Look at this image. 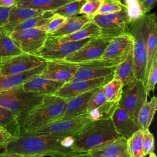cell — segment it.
Listing matches in <instances>:
<instances>
[{
  "mask_svg": "<svg viewBox=\"0 0 157 157\" xmlns=\"http://www.w3.org/2000/svg\"><path fill=\"white\" fill-rule=\"evenodd\" d=\"M96 89L86 91L67 99L62 116L56 121L71 118L86 113L88 100Z\"/></svg>",
  "mask_w": 157,
  "mask_h": 157,
  "instance_id": "cell-20",
  "label": "cell"
},
{
  "mask_svg": "<svg viewBox=\"0 0 157 157\" xmlns=\"http://www.w3.org/2000/svg\"><path fill=\"white\" fill-rule=\"evenodd\" d=\"M129 28L133 39L132 59L134 77L144 83L147 58V13L131 22Z\"/></svg>",
  "mask_w": 157,
  "mask_h": 157,
  "instance_id": "cell-4",
  "label": "cell"
},
{
  "mask_svg": "<svg viewBox=\"0 0 157 157\" xmlns=\"http://www.w3.org/2000/svg\"><path fill=\"white\" fill-rule=\"evenodd\" d=\"M47 61L27 71L17 74L2 76L0 75V91L20 86L25 82L38 75L45 69Z\"/></svg>",
  "mask_w": 157,
  "mask_h": 157,
  "instance_id": "cell-19",
  "label": "cell"
},
{
  "mask_svg": "<svg viewBox=\"0 0 157 157\" xmlns=\"http://www.w3.org/2000/svg\"><path fill=\"white\" fill-rule=\"evenodd\" d=\"M120 137L110 118L93 121L74 137L71 148L75 151L90 153Z\"/></svg>",
  "mask_w": 157,
  "mask_h": 157,
  "instance_id": "cell-3",
  "label": "cell"
},
{
  "mask_svg": "<svg viewBox=\"0 0 157 157\" xmlns=\"http://www.w3.org/2000/svg\"><path fill=\"white\" fill-rule=\"evenodd\" d=\"M112 78L113 75H110L90 80L69 82L64 83L54 95L69 99L86 91L102 87Z\"/></svg>",
  "mask_w": 157,
  "mask_h": 157,
  "instance_id": "cell-14",
  "label": "cell"
},
{
  "mask_svg": "<svg viewBox=\"0 0 157 157\" xmlns=\"http://www.w3.org/2000/svg\"><path fill=\"white\" fill-rule=\"evenodd\" d=\"M78 64V68L70 82L90 80L113 75L115 67L101 59Z\"/></svg>",
  "mask_w": 157,
  "mask_h": 157,
  "instance_id": "cell-15",
  "label": "cell"
},
{
  "mask_svg": "<svg viewBox=\"0 0 157 157\" xmlns=\"http://www.w3.org/2000/svg\"><path fill=\"white\" fill-rule=\"evenodd\" d=\"M15 137H16L13 136L6 130L0 128V149H4L5 147Z\"/></svg>",
  "mask_w": 157,
  "mask_h": 157,
  "instance_id": "cell-43",
  "label": "cell"
},
{
  "mask_svg": "<svg viewBox=\"0 0 157 157\" xmlns=\"http://www.w3.org/2000/svg\"><path fill=\"white\" fill-rule=\"evenodd\" d=\"M74 0H17L15 6L21 8H31L42 11H54Z\"/></svg>",
  "mask_w": 157,
  "mask_h": 157,
  "instance_id": "cell-24",
  "label": "cell"
},
{
  "mask_svg": "<svg viewBox=\"0 0 157 157\" xmlns=\"http://www.w3.org/2000/svg\"><path fill=\"white\" fill-rule=\"evenodd\" d=\"M33 157H45V156L42 155H34Z\"/></svg>",
  "mask_w": 157,
  "mask_h": 157,
  "instance_id": "cell-50",
  "label": "cell"
},
{
  "mask_svg": "<svg viewBox=\"0 0 157 157\" xmlns=\"http://www.w3.org/2000/svg\"><path fill=\"white\" fill-rule=\"evenodd\" d=\"M0 127L14 137L20 136L17 116L10 110L0 105Z\"/></svg>",
  "mask_w": 157,
  "mask_h": 157,
  "instance_id": "cell-29",
  "label": "cell"
},
{
  "mask_svg": "<svg viewBox=\"0 0 157 157\" xmlns=\"http://www.w3.org/2000/svg\"><path fill=\"white\" fill-rule=\"evenodd\" d=\"M148 157H156V156L155 153L153 151V152H151V153L148 154Z\"/></svg>",
  "mask_w": 157,
  "mask_h": 157,
  "instance_id": "cell-49",
  "label": "cell"
},
{
  "mask_svg": "<svg viewBox=\"0 0 157 157\" xmlns=\"http://www.w3.org/2000/svg\"><path fill=\"white\" fill-rule=\"evenodd\" d=\"M53 11H44L41 13L36 15L17 26L13 31H17L28 28H40L45 25L53 15Z\"/></svg>",
  "mask_w": 157,
  "mask_h": 157,
  "instance_id": "cell-33",
  "label": "cell"
},
{
  "mask_svg": "<svg viewBox=\"0 0 157 157\" xmlns=\"http://www.w3.org/2000/svg\"><path fill=\"white\" fill-rule=\"evenodd\" d=\"M64 137L33 134H21L10 141L4 148L3 152L17 153L25 155H42L52 157H66L85 152L75 151L72 148L66 147Z\"/></svg>",
  "mask_w": 157,
  "mask_h": 157,
  "instance_id": "cell-1",
  "label": "cell"
},
{
  "mask_svg": "<svg viewBox=\"0 0 157 157\" xmlns=\"http://www.w3.org/2000/svg\"><path fill=\"white\" fill-rule=\"evenodd\" d=\"M9 36L23 53L35 55L45 44L48 34L34 28L13 31Z\"/></svg>",
  "mask_w": 157,
  "mask_h": 157,
  "instance_id": "cell-10",
  "label": "cell"
},
{
  "mask_svg": "<svg viewBox=\"0 0 157 157\" xmlns=\"http://www.w3.org/2000/svg\"><path fill=\"white\" fill-rule=\"evenodd\" d=\"M124 7L126 6L121 0H102L96 15H105L118 12Z\"/></svg>",
  "mask_w": 157,
  "mask_h": 157,
  "instance_id": "cell-36",
  "label": "cell"
},
{
  "mask_svg": "<svg viewBox=\"0 0 157 157\" xmlns=\"http://www.w3.org/2000/svg\"><path fill=\"white\" fill-rule=\"evenodd\" d=\"M102 0H86L81 9L79 15H83L91 20L96 15L101 6Z\"/></svg>",
  "mask_w": 157,
  "mask_h": 157,
  "instance_id": "cell-40",
  "label": "cell"
},
{
  "mask_svg": "<svg viewBox=\"0 0 157 157\" xmlns=\"http://www.w3.org/2000/svg\"><path fill=\"white\" fill-rule=\"evenodd\" d=\"M0 128H1V127H0Z\"/></svg>",
  "mask_w": 157,
  "mask_h": 157,
  "instance_id": "cell-53",
  "label": "cell"
},
{
  "mask_svg": "<svg viewBox=\"0 0 157 157\" xmlns=\"http://www.w3.org/2000/svg\"><path fill=\"white\" fill-rule=\"evenodd\" d=\"M91 20V18L83 15H78L67 18L66 22L61 28L52 34H48V36L52 37H61L71 34L80 29L86 23Z\"/></svg>",
  "mask_w": 157,
  "mask_h": 157,
  "instance_id": "cell-28",
  "label": "cell"
},
{
  "mask_svg": "<svg viewBox=\"0 0 157 157\" xmlns=\"http://www.w3.org/2000/svg\"><path fill=\"white\" fill-rule=\"evenodd\" d=\"M110 39L101 35L92 37L81 48L66 56L63 60L81 63L101 59Z\"/></svg>",
  "mask_w": 157,
  "mask_h": 157,
  "instance_id": "cell-11",
  "label": "cell"
},
{
  "mask_svg": "<svg viewBox=\"0 0 157 157\" xmlns=\"http://www.w3.org/2000/svg\"><path fill=\"white\" fill-rule=\"evenodd\" d=\"M156 82H157V55H156L154 57L152 65L150 69L149 72L147 75V80L145 84L146 92L148 96L149 95L150 92L154 91Z\"/></svg>",
  "mask_w": 157,
  "mask_h": 157,
  "instance_id": "cell-39",
  "label": "cell"
},
{
  "mask_svg": "<svg viewBox=\"0 0 157 157\" xmlns=\"http://www.w3.org/2000/svg\"><path fill=\"white\" fill-rule=\"evenodd\" d=\"M92 157H131L125 139L120 137L89 153Z\"/></svg>",
  "mask_w": 157,
  "mask_h": 157,
  "instance_id": "cell-23",
  "label": "cell"
},
{
  "mask_svg": "<svg viewBox=\"0 0 157 157\" xmlns=\"http://www.w3.org/2000/svg\"><path fill=\"white\" fill-rule=\"evenodd\" d=\"M148 95L143 82L134 79L123 86L118 106L131 114L136 120L139 112L147 100Z\"/></svg>",
  "mask_w": 157,
  "mask_h": 157,
  "instance_id": "cell-9",
  "label": "cell"
},
{
  "mask_svg": "<svg viewBox=\"0 0 157 157\" xmlns=\"http://www.w3.org/2000/svg\"><path fill=\"white\" fill-rule=\"evenodd\" d=\"M91 38L77 41L59 42L53 37L48 36L45 44L35 55L47 61L63 60L66 56L81 48Z\"/></svg>",
  "mask_w": 157,
  "mask_h": 157,
  "instance_id": "cell-8",
  "label": "cell"
},
{
  "mask_svg": "<svg viewBox=\"0 0 157 157\" xmlns=\"http://www.w3.org/2000/svg\"><path fill=\"white\" fill-rule=\"evenodd\" d=\"M64 83L63 82L50 80L38 75L25 82L20 87L25 91L43 96L54 95Z\"/></svg>",
  "mask_w": 157,
  "mask_h": 157,
  "instance_id": "cell-18",
  "label": "cell"
},
{
  "mask_svg": "<svg viewBox=\"0 0 157 157\" xmlns=\"http://www.w3.org/2000/svg\"><path fill=\"white\" fill-rule=\"evenodd\" d=\"M157 109V98L153 96L150 101L147 100L140 108L137 121L139 129L144 131L149 128Z\"/></svg>",
  "mask_w": 157,
  "mask_h": 157,
  "instance_id": "cell-26",
  "label": "cell"
},
{
  "mask_svg": "<svg viewBox=\"0 0 157 157\" xmlns=\"http://www.w3.org/2000/svg\"><path fill=\"white\" fill-rule=\"evenodd\" d=\"M31 155H25L17 153H7L2 152L0 153V157H33Z\"/></svg>",
  "mask_w": 157,
  "mask_h": 157,
  "instance_id": "cell-46",
  "label": "cell"
},
{
  "mask_svg": "<svg viewBox=\"0 0 157 157\" xmlns=\"http://www.w3.org/2000/svg\"><path fill=\"white\" fill-rule=\"evenodd\" d=\"M118 102L106 101L98 107L90 110L87 112L93 121L110 118L114 110L118 106Z\"/></svg>",
  "mask_w": 157,
  "mask_h": 157,
  "instance_id": "cell-32",
  "label": "cell"
},
{
  "mask_svg": "<svg viewBox=\"0 0 157 157\" xmlns=\"http://www.w3.org/2000/svg\"><path fill=\"white\" fill-rule=\"evenodd\" d=\"M92 20L101 29V36L112 38L113 37L130 34L131 21L126 7L121 11L105 15H96Z\"/></svg>",
  "mask_w": 157,
  "mask_h": 157,
  "instance_id": "cell-7",
  "label": "cell"
},
{
  "mask_svg": "<svg viewBox=\"0 0 157 157\" xmlns=\"http://www.w3.org/2000/svg\"><path fill=\"white\" fill-rule=\"evenodd\" d=\"M44 11L31 8H21L13 6L10 8L7 22L1 29L10 34L14 29L26 20L37 15Z\"/></svg>",
  "mask_w": 157,
  "mask_h": 157,
  "instance_id": "cell-21",
  "label": "cell"
},
{
  "mask_svg": "<svg viewBox=\"0 0 157 157\" xmlns=\"http://www.w3.org/2000/svg\"><path fill=\"white\" fill-rule=\"evenodd\" d=\"M1 58H0V64H1Z\"/></svg>",
  "mask_w": 157,
  "mask_h": 157,
  "instance_id": "cell-51",
  "label": "cell"
},
{
  "mask_svg": "<svg viewBox=\"0 0 157 157\" xmlns=\"http://www.w3.org/2000/svg\"><path fill=\"white\" fill-rule=\"evenodd\" d=\"M107 101L102 86L100 87L93 93L87 104V112L96 109L104 104Z\"/></svg>",
  "mask_w": 157,
  "mask_h": 157,
  "instance_id": "cell-41",
  "label": "cell"
},
{
  "mask_svg": "<svg viewBox=\"0 0 157 157\" xmlns=\"http://www.w3.org/2000/svg\"><path fill=\"white\" fill-rule=\"evenodd\" d=\"M113 77L119 79L122 82L123 86L136 79L134 74L132 52L124 60L115 66Z\"/></svg>",
  "mask_w": 157,
  "mask_h": 157,
  "instance_id": "cell-27",
  "label": "cell"
},
{
  "mask_svg": "<svg viewBox=\"0 0 157 157\" xmlns=\"http://www.w3.org/2000/svg\"><path fill=\"white\" fill-rule=\"evenodd\" d=\"M142 130L139 129L126 140L128 148L131 157L145 156L142 148Z\"/></svg>",
  "mask_w": 157,
  "mask_h": 157,
  "instance_id": "cell-34",
  "label": "cell"
},
{
  "mask_svg": "<svg viewBox=\"0 0 157 157\" xmlns=\"http://www.w3.org/2000/svg\"><path fill=\"white\" fill-rule=\"evenodd\" d=\"M22 53L9 34L0 29V58H7Z\"/></svg>",
  "mask_w": 157,
  "mask_h": 157,
  "instance_id": "cell-30",
  "label": "cell"
},
{
  "mask_svg": "<svg viewBox=\"0 0 157 157\" xmlns=\"http://www.w3.org/2000/svg\"><path fill=\"white\" fill-rule=\"evenodd\" d=\"M10 8L11 7H4L0 6V29L5 26Z\"/></svg>",
  "mask_w": 157,
  "mask_h": 157,
  "instance_id": "cell-45",
  "label": "cell"
},
{
  "mask_svg": "<svg viewBox=\"0 0 157 157\" xmlns=\"http://www.w3.org/2000/svg\"><path fill=\"white\" fill-rule=\"evenodd\" d=\"M102 88L107 101L118 102L122 94L123 85L119 79L113 77L102 86Z\"/></svg>",
  "mask_w": 157,
  "mask_h": 157,
  "instance_id": "cell-31",
  "label": "cell"
},
{
  "mask_svg": "<svg viewBox=\"0 0 157 157\" xmlns=\"http://www.w3.org/2000/svg\"><path fill=\"white\" fill-rule=\"evenodd\" d=\"M147 25H148V34L147 39V69L145 77L144 85L145 84L148 74L152 65L154 57L157 55L156 50V34H157V23L156 15L155 13H147Z\"/></svg>",
  "mask_w": 157,
  "mask_h": 157,
  "instance_id": "cell-22",
  "label": "cell"
},
{
  "mask_svg": "<svg viewBox=\"0 0 157 157\" xmlns=\"http://www.w3.org/2000/svg\"><path fill=\"white\" fill-rule=\"evenodd\" d=\"M86 0H74L53 11V13L65 18H69L79 15L81 7Z\"/></svg>",
  "mask_w": 157,
  "mask_h": 157,
  "instance_id": "cell-35",
  "label": "cell"
},
{
  "mask_svg": "<svg viewBox=\"0 0 157 157\" xmlns=\"http://www.w3.org/2000/svg\"><path fill=\"white\" fill-rule=\"evenodd\" d=\"M17 0H0V6L4 7H12L15 6Z\"/></svg>",
  "mask_w": 157,
  "mask_h": 157,
  "instance_id": "cell-47",
  "label": "cell"
},
{
  "mask_svg": "<svg viewBox=\"0 0 157 157\" xmlns=\"http://www.w3.org/2000/svg\"><path fill=\"white\" fill-rule=\"evenodd\" d=\"M156 0H141L140 6L144 14L147 13L155 6Z\"/></svg>",
  "mask_w": 157,
  "mask_h": 157,
  "instance_id": "cell-44",
  "label": "cell"
},
{
  "mask_svg": "<svg viewBox=\"0 0 157 157\" xmlns=\"http://www.w3.org/2000/svg\"><path fill=\"white\" fill-rule=\"evenodd\" d=\"M91 121L93 120L86 112L71 118L53 121L28 134L56 137H75Z\"/></svg>",
  "mask_w": 157,
  "mask_h": 157,
  "instance_id": "cell-6",
  "label": "cell"
},
{
  "mask_svg": "<svg viewBox=\"0 0 157 157\" xmlns=\"http://www.w3.org/2000/svg\"><path fill=\"white\" fill-rule=\"evenodd\" d=\"M66 157H91V156L88 153H83L71 155V156H66Z\"/></svg>",
  "mask_w": 157,
  "mask_h": 157,
  "instance_id": "cell-48",
  "label": "cell"
},
{
  "mask_svg": "<svg viewBox=\"0 0 157 157\" xmlns=\"http://www.w3.org/2000/svg\"><path fill=\"white\" fill-rule=\"evenodd\" d=\"M66 21L67 18L54 13L45 25L37 28L44 31L48 34H50L61 28L66 22Z\"/></svg>",
  "mask_w": 157,
  "mask_h": 157,
  "instance_id": "cell-37",
  "label": "cell"
},
{
  "mask_svg": "<svg viewBox=\"0 0 157 157\" xmlns=\"http://www.w3.org/2000/svg\"><path fill=\"white\" fill-rule=\"evenodd\" d=\"M110 119L116 132L126 140L140 129L137 120L128 112L118 106L114 110Z\"/></svg>",
  "mask_w": 157,
  "mask_h": 157,
  "instance_id": "cell-17",
  "label": "cell"
},
{
  "mask_svg": "<svg viewBox=\"0 0 157 157\" xmlns=\"http://www.w3.org/2000/svg\"><path fill=\"white\" fill-rule=\"evenodd\" d=\"M44 96L23 90L20 86L0 91V105L17 117L40 103Z\"/></svg>",
  "mask_w": 157,
  "mask_h": 157,
  "instance_id": "cell-5",
  "label": "cell"
},
{
  "mask_svg": "<svg viewBox=\"0 0 157 157\" xmlns=\"http://www.w3.org/2000/svg\"><path fill=\"white\" fill-rule=\"evenodd\" d=\"M142 148L145 155L153 152L155 150V139L153 134L150 132L148 129L142 131Z\"/></svg>",
  "mask_w": 157,
  "mask_h": 157,
  "instance_id": "cell-42",
  "label": "cell"
},
{
  "mask_svg": "<svg viewBox=\"0 0 157 157\" xmlns=\"http://www.w3.org/2000/svg\"><path fill=\"white\" fill-rule=\"evenodd\" d=\"M91 157H92V156H91Z\"/></svg>",
  "mask_w": 157,
  "mask_h": 157,
  "instance_id": "cell-52",
  "label": "cell"
},
{
  "mask_svg": "<svg viewBox=\"0 0 157 157\" xmlns=\"http://www.w3.org/2000/svg\"><path fill=\"white\" fill-rule=\"evenodd\" d=\"M133 39L130 34L121 35L110 39L101 59L115 66L124 60L132 52Z\"/></svg>",
  "mask_w": 157,
  "mask_h": 157,
  "instance_id": "cell-13",
  "label": "cell"
},
{
  "mask_svg": "<svg viewBox=\"0 0 157 157\" xmlns=\"http://www.w3.org/2000/svg\"><path fill=\"white\" fill-rule=\"evenodd\" d=\"M101 35V29L99 27L91 20L86 23L80 29L74 33L61 37H53L59 42H70L77 41L86 38H91ZM52 37V36H51Z\"/></svg>",
  "mask_w": 157,
  "mask_h": 157,
  "instance_id": "cell-25",
  "label": "cell"
},
{
  "mask_svg": "<svg viewBox=\"0 0 157 157\" xmlns=\"http://www.w3.org/2000/svg\"><path fill=\"white\" fill-rule=\"evenodd\" d=\"M78 68V63L63 59L48 61L45 69L40 75L46 78L66 83L72 80Z\"/></svg>",
  "mask_w": 157,
  "mask_h": 157,
  "instance_id": "cell-16",
  "label": "cell"
},
{
  "mask_svg": "<svg viewBox=\"0 0 157 157\" xmlns=\"http://www.w3.org/2000/svg\"><path fill=\"white\" fill-rule=\"evenodd\" d=\"M47 61L35 55L22 53L12 57L1 59L0 75L7 76L30 70Z\"/></svg>",
  "mask_w": 157,
  "mask_h": 157,
  "instance_id": "cell-12",
  "label": "cell"
},
{
  "mask_svg": "<svg viewBox=\"0 0 157 157\" xmlns=\"http://www.w3.org/2000/svg\"><path fill=\"white\" fill-rule=\"evenodd\" d=\"M124 5L127 9L128 15L130 19L131 23L135 20L142 17L144 13L142 12L140 2L141 0H123Z\"/></svg>",
  "mask_w": 157,
  "mask_h": 157,
  "instance_id": "cell-38",
  "label": "cell"
},
{
  "mask_svg": "<svg viewBox=\"0 0 157 157\" xmlns=\"http://www.w3.org/2000/svg\"><path fill=\"white\" fill-rule=\"evenodd\" d=\"M67 101L55 95L44 96L40 103L17 117L20 135L56 121L62 116Z\"/></svg>",
  "mask_w": 157,
  "mask_h": 157,
  "instance_id": "cell-2",
  "label": "cell"
}]
</instances>
